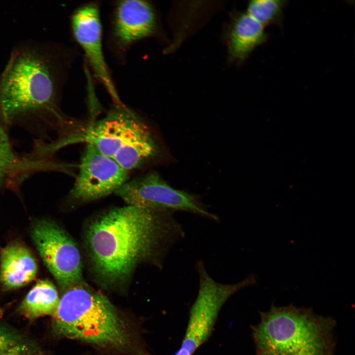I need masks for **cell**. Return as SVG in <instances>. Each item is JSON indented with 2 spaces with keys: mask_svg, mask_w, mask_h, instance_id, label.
I'll return each mask as SVG.
<instances>
[{
  "mask_svg": "<svg viewBox=\"0 0 355 355\" xmlns=\"http://www.w3.org/2000/svg\"><path fill=\"white\" fill-rule=\"evenodd\" d=\"M184 237L174 213L130 205L93 221L86 244L95 272L106 285L125 280L143 261L160 264Z\"/></svg>",
  "mask_w": 355,
  "mask_h": 355,
  "instance_id": "obj_1",
  "label": "cell"
},
{
  "mask_svg": "<svg viewBox=\"0 0 355 355\" xmlns=\"http://www.w3.org/2000/svg\"><path fill=\"white\" fill-rule=\"evenodd\" d=\"M73 54L55 43L18 44L0 76V121L8 130L31 120L61 128L59 100Z\"/></svg>",
  "mask_w": 355,
  "mask_h": 355,
  "instance_id": "obj_2",
  "label": "cell"
},
{
  "mask_svg": "<svg viewBox=\"0 0 355 355\" xmlns=\"http://www.w3.org/2000/svg\"><path fill=\"white\" fill-rule=\"evenodd\" d=\"M252 327L257 355H335V320L311 309L272 306Z\"/></svg>",
  "mask_w": 355,
  "mask_h": 355,
  "instance_id": "obj_3",
  "label": "cell"
},
{
  "mask_svg": "<svg viewBox=\"0 0 355 355\" xmlns=\"http://www.w3.org/2000/svg\"><path fill=\"white\" fill-rule=\"evenodd\" d=\"M64 291L52 316L57 335L102 348L130 345L127 324L106 296L79 284Z\"/></svg>",
  "mask_w": 355,
  "mask_h": 355,
  "instance_id": "obj_4",
  "label": "cell"
},
{
  "mask_svg": "<svg viewBox=\"0 0 355 355\" xmlns=\"http://www.w3.org/2000/svg\"><path fill=\"white\" fill-rule=\"evenodd\" d=\"M78 139L128 172L154 157L158 150L146 125L123 103H115L104 117L91 124Z\"/></svg>",
  "mask_w": 355,
  "mask_h": 355,
  "instance_id": "obj_5",
  "label": "cell"
},
{
  "mask_svg": "<svg viewBox=\"0 0 355 355\" xmlns=\"http://www.w3.org/2000/svg\"><path fill=\"white\" fill-rule=\"evenodd\" d=\"M196 265L199 288L189 311L184 338L174 355H193L210 338L227 301L240 290L256 284V276L253 274L237 283H220L209 275L202 261H198Z\"/></svg>",
  "mask_w": 355,
  "mask_h": 355,
  "instance_id": "obj_6",
  "label": "cell"
},
{
  "mask_svg": "<svg viewBox=\"0 0 355 355\" xmlns=\"http://www.w3.org/2000/svg\"><path fill=\"white\" fill-rule=\"evenodd\" d=\"M115 193L128 205L173 213L184 211L219 220L218 217L210 212L198 198L172 187L154 172L127 180Z\"/></svg>",
  "mask_w": 355,
  "mask_h": 355,
  "instance_id": "obj_7",
  "label": "cell"
},
{
  "mask_svg": "<svg viewBox=\"0 0 355 355\" xmlns=\"http://www.w3.org/2000/svg\"><path fill=\"white\" fill-rule=\"evenodd\" d=\"M31 234L45 265L65 290L82 278V262L77 246L60 226L46 219L35 221Z\"/></svg>",
  "mask_w": 355,
  "mask_h": 355,
  "instance_id": "obj_8",
  "label": "cell"
},
{
  "mask_svg": "<svg viewBox=\"0 0 355 355\" xmlns=\"http://www.w3.org/2000/svg\"><path fill=\"white\" fill-rule=\"evenodd\" d=\"M100 16L98 2L90 1L80 5L71 15V34L84 52L95 77L105 88L114 103H121L105 58Z\"/></svg>",
  "mask_w": 355,
  "mask_h": 355,
  "instance_id": "obj_9",
  "label": "cell"
},
{
  "mask_svg": "<svg viewBox=\"0 0 355 355\" xmlns=\"http://www.w3.org/2000/svg\"><path fill=\"white\" fill-rule=\"evenodd\" d=\"M158 22L152 4L145 0L117 1L113 5L109 31L110 48L122 60L135 43L154 36Z\"/></svg>",
  "mask_w": 355,
  "mask_h": 355,
  "instance_id": "obj_10",
  "label": "cell"
},
{
  "mask_svg": "<svg viewBox=\"0 0 355 355\" xmlns=\"http://www.w3.org/2000/svg\"><path fill=\"white\" fill-rule=\"evenodd\" d=\"M128 178V172L93 145L87 144L70 197L89 201L115 193Z\"/></svg>",
  "mask_w": 355,
  "mask_h": 355,
  "instance_id": "obj_11",
  "label": "cell"
},
{
  "mask_svg": "<svg viewBox=\"0 0 355 355\" xmlns=\"http://www.w3.org/2000/svg\"><path fill=\"white\" fill-rule=\"evenodd\" d=\"M7 131L0 121V190L16 191L32 174L59 170V164L51 159H34L17 153Z\"/></svg>",
  "mask_w": 355,
  "mask_h": 355,
  "instance_id": "obj_12",
  "label": "cell"
},
{
  "mask_svg": "<svg viewBox=\"0 0 355 355\" xmlns=\"http://www.w3.org/2000/svg\"><path fill=\"white\" fill-rule=\"evenodd\" d=\"M36 261L30 250L17 242L6 246L0 254V283L7 290L25 286L36 277Z\"/></svg>",
  "mask_w": 355,
  "mask_h": 355,
  "instance_id": "obj_13",
  "label": "cell"
},
{
  "mask_svg": "<svg viewBox=\"0 0 355 355\" xmlns=\"http://www.w3.org/2000/svg\"><path fill=\"white\" fill-rule=\"evenodd\" d=\"M267 39L263 26L246 12L240 13L233 20L228 36L229 59L239 63L244 62L255 48Z\"/></svg>",
  "mask_w": 355,
  "mask_h": 355,
  "instance_id": "obj_14",
  "label": "cell"
},
{
  "mask_svg": "<svg viewBox=\"0 0 355 355\" xmlns=\"http://www.w3.org/2000/svg\"><path fill=\"white\" fill-rule=\"evenodd\" d=\"M59 300L53 284L48 280H40L29 291L18 307V311L31 320L43 316H52Z\"/></svg>",
  "mask_w": 355,
  "mask_h": 355,
  "instance_id": "obj_15",
  "label": "cell"
},
{
  "mask_svg": "<svg viewBox=\"0 0 355 355\" xmlns=\"http://www.w3.org/2000/svg\"><path fill=\"white\" fill-rule=\"evenodd\" d=\"M287 2L285 0H251L248 4L246 12L264 27L280 25Z\"/></svg>",
  "mask_w": 355,
  "mask_h": 355,
  "instance_id": "obj_16",
  "label": "cell"
},
{
  "mask_svg": "<svg viewBox=\"0 0 355 355\" xmlns=\"http://www.w3.org/2000/svg\"><path fill=\"white\" fill-rule=\"evenodd\" d=\"M22 342L21 337L18 333L0 325V355L12 346Z\"/></svg>",
  "mask_w": 355,
  "mask_h": 355,
  "instance_id": "obj_17",
  "label": "cell"
},
{
  "mask_svg": "<svg viewBox=\"0 0 355 355\" xmlns=\"http://www.w3.org/2000/svg\"><path fill=\"white\" fill-rule=\"evenodd\" d=\"M28 347L22 342L12 346L0 355H24L28 351Z\"/></svg>",
  "mask_w": 355,
  "mask_h": 355,
  "instance_id": "obj_18",
  "label": "cell"
}]
</instances>
